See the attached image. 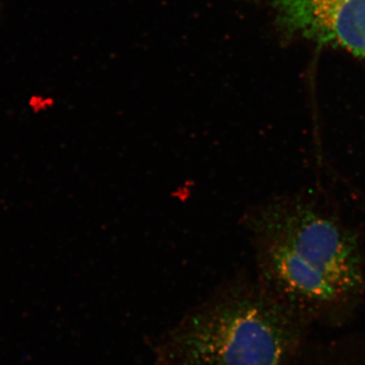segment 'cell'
<instances>
[{
    "label": "cell",
    "instance_id": "277c9868",
    "mask_svg": "<svg viewBox=\"0 0 365 365\" xmlns=\"http://www.w3.org/2000/svg\"><path fill=\"white\" fill-rule=\"evenodd\" d=\"M292 365H365V335L311 338Z\"/></svg>",
    "mask_w": 365,
    "mask_h": 365
},
{
    "label": "cell",
    "instance_id": "6da1fadb",
    "mask_svg": "<svg viewBox=\"0 0 365 365\" xmlns=\"http://www.w3.org/2000/svg\"><path fill=\"white\" fill-rule=\"evenodd\" d=\"M256 278L312 327L341 328L365 300V245L317 196L294 193L246 211Z\"/></svg>",
    "mask_w": 365,
    "mask_h": 365
},
{
    "label": "cell",
    "instance_id": "3957f363",
    "mask_svg": "<svg viewBox=\"0 0 365 365\" xmlns=\"http://www.w3.org/2000/svg\"><path fill=\"white\" fill-rule=\"evenodd\" d=\"M283 35L345 50L365 62V0H255Z\"/></svg>",
    "mask_w": 365,
    "mask_h": 365
},
{
    "label": "cell",
    "instance_id": "7a4b0ae2",
    "mask_svg": "<svg viewBox=\"0 0 365 365\" xmlns=\"http://www.w3.org/2000/svg\"><path fill=\"white\" fill-rule=\"evenodd\" d=\"M312 331L256 277L237 276L163 336L155 365H292Z\"/></svg>",
    "mask_w": 365,
    "mask_h": 365
}]
</instances>
